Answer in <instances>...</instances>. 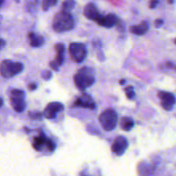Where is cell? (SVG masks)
<instances>
[{"mask_svg": "<svg viewBox=\"0 0 176 176\" xmlns=\"http://www.w3.org/2000/svg\"><path fill=\"white\" fill-rule=\"evenodd\" d=\"M74 28V18L70 12L61 10L58 12L53 20V30L58 33H63L71 30Z\"/></svg>", "mask_w": 176, "mask_h": 176, "instance_id": "1", "label": "cell"}, {"mask_svg": "<svg viewBox=\"0 0 176 176\" xmlns=\"http://www.w3.org/2000/svg\"><path fill=\"white\" fill-rule=\"evenodd\" d=\"M73 79L76 86L81 91H84L86 88L90 87L95 81L94 70L89 67H82L79 69L74 76Z\"/></svg>", "mask_w": 176, "mask_h": 176, "instance_id": "2", "label": "cell"}, {"mask_svg": "<svg viewBox=\"0 0 176 176\" xmlns=\"http://www.w3.org/2000/svg\"><path fill=\"white\" fill-rule=\"evenodd\" d=\"M24 66L21 62H12L6 59L0 64V74L5 78H10L17 75L22 72Z\"/></svg>", "mask_w": 176, "mask_h": 176, "instance_id": "3", "label": "cell"}, {"mask_svg": "<svg viewBox=\"0 0 176 176\" xmlns=\"http://www.w3.org/2000/svg\"><path fill=\"white\" fill-rule=\"evenodd\" d=\"M99 121L101 124V127L105 130L106 132L113 131L118 122V116L114 109H106L101 113L99 116Z\"/></svg>", "mask_w": 176, "mask_h": 176, "instance_id": "4", "label": "cell"}, {"mask_svg": "<svg viewBox=\"0 0 176 176\" xmlns=\"http://www.w3.org/2000/svg\"><path fill=\"white\" fill-rule=\"evenodd\" d=\"M10 104L17 113H22L26 108L25 92L22 89L15 88L10 92Z\"/></svg>", "mask_w": 176, "mask_h": 176, "instance_id": "5", "label": "cell"}, {"mask_svg": "<svg viewBox=\"0 0 176 176\" xmlns=\"http://www.w3.org/2000/svg\"><path fill=\"white\" fill-rule=\"evenodd\" d=\"M69 53L71 59L76 63H82L87 57V49L83 43L73 42L69 46Z\"/></svg>", "mask_w": 176, "mask_h": 176, "instance_id": "6", "label": "cell"}, {"mask_svg": "<svg viewBox=\"0 0 176 176\" xmlns=\"http://www.w3.org/2000/svg\"><path fill=\"white\" fill-rule=\"evenodd\" d=\"M54 49L56 51V56L55 58L53 61L49 63L50 67L55 71H58L59 70V67L63 65V63L65 61V52H66V47L65 45L62 43H58L54 46Z\"/></svg>", "mask_w": 176, "mask_h": 176, "instance_id": "7", "label": "cell"}, {"mask_svg": "<svg viewBox=\"0 0 176 176\" xmlns=\"http://www.w3.org/2000/svg\"><path fill=\"white\" fill-rule=\"evenodd\" d=\"M158 97L161 100V105L164 110H172L174 105L176 103V97L174 95L167 91H159Z\"/></svg>", "mask_w": 176, "mask_h": 176, "instance_id": "8", "label": "cell"}, {"mask_svg": "<svg viewBox=\"0 0 176 176\" xmlns=\"http://www.w3.org/2000/svg\"><path fill=\"white\" fill-rule=\"evenodd\" d=\"M128 147V141L125 137L119 136L115 138L112 146H111V150L113 151V153H114L117 155H121L125 153V151L126 150Z\"/></svg>", "mask_w": 176, "mask_h": 176, "instance_id": "9", "label": "cell"}, {"mask_svg": "<svg viewBox=\"0 0 176 176\" xmlns=\"http://www.w3.org/2000/svg\"><path fill=\"white\" fill-rule=\"evenodd\" d=\"M63 110H64V105L62 103L58 102V101L50 102L45 108L44 112H43V116L47 119H54L58 113Z\"/></svg>", "mask_w": 176, "mask_h": 176, "instance_id": "10", "label": "cell"}, {"mask_svg": "<svg viewBox=\"0 0 176 176\" xmlns=\"http://www.w3.org/2000/svg\"><path fill=\"white\" fill-rule=\"evenodd\" d=\"M119 17L115 14H108L107 16H101L99 15L96 18L95 22L100 25V26L105 27V28H113L116 26V24L119 22Z\"/></svg>", "mask_w": 176, "mask_h": 176, "instance_id": "11", "label": "cell"}, {"mask_svg": "<svg viewBox=\"0 0 176 176\" xmlns=\"http://www.w3.org/2000/svg\"><path fill=\"white\" fill-rule=\"evenodd\" d=\"M74 105L77 107H81L84 108L88 109H95V103L92 99V97L86 93H83L82 95L77 97L74 101Z\"/></svg>", "mask_w": 176, "mask_h": 176, "instance_id": "12", "label": "cell"}, {"mask_svg": "<svg viewBox=\"0 0 176 176\" xmlns=\"http://www.w3.org/2000/svg\"><path fill=\"white\" fill-rule=\"evenodd\" d=\"M84 15L85 16V17H87L91 21H95L96 20V18L98 17V16L100 15L98 12V9H97L96 6L92 4V3H89L88 5H85L84 9Z\"/></svg>", "mask_w": 176, "mask_h": 176, "instance_id": "13", "label": "cell"}, {"mask_svg": "<svg viewBox=\"0 0 176 176\" xmlns=\"http://www.w3.org/2000/svg\"><path fill=\"white\" fill-rule=\"evenodd\" d=\"M28 37L29 45L33 47H40L44 44V38L42 35H37L34 32H30Z\"/></svg>", "mask_w": 176, "mask_h": 176, "instance_id": "14", "label": "cell"}, {"mask_svg": "<svg viewBox=\"0 0 176 176\" xmlns=\"http://www.w3.org/2000/svg\"><path fill=\"white\" fill-rule=\"evenodd\" d=\"M148 30H149V24L145 21L142 22L138 25H134L130 28V31L136 35H144Z\"/></svg>", "mask_w": 176, "mask_h": 176, "instance_id": "15", "label": "cell"}, {"mask_svg": "<svg viewBox=\"0 0 176 176\" xmlns=\"http://www.w3.org/2000/svg\"><path fill=\"white\" fill-rule=\"evenodd\" d=\"M40 134L38 137H36L34 138V142H33V147L35 148V150L40 151L42 149V147L45 146L46 144V140L47 138V137L45 136V134L42 132V131L40 130Z\"/></svg>", "mask_w": 176, "mask_h": 176, "instance_id": "16", "label": "cell"}, {"mask_svg": "<svg viewBox=\"0 0 176 176\" xmlns=\"http://www.w3.org/2000/svg\"><path fill=\"white\" fill-rule=\"evenodd\" d=\"M121 128L125 132H129L134 126V121L131 117H123L120 121Z\"/></svg>", "mask_w": 176, "mask_h": 176, "instance_id": "17", "label": "cell"}, {"mask_svg": "<svg viewBox=\"0 0 176 176\" xmlns=\"http://www.w3.org/2000/svg\"><path fill=\"white\" fill-rule=\"evenodd\" d=\"M76 1L75 0H65L62 3V10L70 12L71 9L75 7Z\"/></svg>", "mask_w": 176, "mask_h": 176, "instance_id": "18", "label": "cell"}, {"mask_svg": "<svg viewBox=\"0 0 176 176\" xmlns=\"http://www.w3.org/2000/svg\"><path fill=\"white\" fill-rule=\"evenodd\" d=\"M57 1L58 0H42L41 6H42L43 10H45V11L48 10L52 6L57 4Z\"/></svg>", "mask_w": 176, "mask_h": 176, "instance_id": "19", "label": "cell"}, {"mask_svg": "<svg viewBox=\"0 0 176 176\" xmlns=\"http://www.w3.org/2000/svg\"><path fill=\"white\" fill-rule=\"evenodd\" d=\"M28 117L34 120H40L43 118V114L39 111H33V112L31 111L28 112Z\"/></svg>", "mask_w": 176, "mask_h": 176, "instance_id": "20", "label": "cell"}, {"mask_svg": "<svg viewBox=\"0 0 176 176\" xmlns=\"http://www.w3.org/2000/svg\"><path fill=\"white\" fill-rule=\"evenodd\" d=\"M45 147H46L50 152H53V151H54L55 149H56V144H55V143H54L52 139H50L49 137H47V140H46Z\"/></svg>", "mask_w": 176, "mask_h": 176, "instance_id": "21", "label": "cell"}, {"mask_svg": "<svg viewBox=\"0 0 176 176\" xmlns=\"http://www.w3.org/2000/svg\"><path fill=\"white\" fill-rule=\"evenodd\" d=\"M125 93L126 95V97L128 99H133L135 97V92L133 90V87L132 86H128L126 88H125Z\"/></svg>", "mask_w": 176, "mask_h": 176, "instance_id": "22", "label": "cell"}, {"mask_svg": "<svg viewBox=\"0 0 176 176\" xmlns=\"http://www.w3.org/2000/svg\"><path fill=\"white\" fill-rule=\"evenodd\" d=\"M163 69H166V70H176V65L174 64L171 61L165 62L162 66Z\"/></svg>", "mask_w": 176, "mask_h": 176, "instance_id": "23", "label": "cell"}, {"mask_svg": "<svg viewBox=\"0 0 176 176\" xmlns=\"http://www.w3.org/2000/svg\"><path fill=\"white\" fill-rule=\"evenodd\" d=\"M41 77H42V78H43L44 80H49L52 78V77H53V73H52L50 70H42V72H41Z\"/></svg>", "mask_w": 176, "mask_h": 176, "instance_id": "24", "label": "cell"}, {"mask_svg": "<svg viewBox=\"0 0 176 176\" xmlns=\"http://www.w3.org/2000/svg\"><path fill=\"white\" fill-rule=\"evenodd\" d=\"M158 0H150L149 7H150V9H154V8L156 7V5H158Z\"/></svg>", "mask_w": 176, "mask_h": 176, "instance_id": "25", "label": "cell"}, {"mask_svg": "<svg viewBox=\"0 0 176 176\" xmlns=\"http://www.w3.org/2000/svg\"><path fill=\"white\" fill-rule=\"evenodd\" d=\"M163 24V20H162V19H156V20L155 21V26L156 27V28L161 27Z\"/></svg>", "mask_w": 176, "mask_h": 176, "instance_id": "26", "label": "cell"}, {"mask_svg": "<svg viewBox=\"0 0 176 176\" xmlns=\"http://www.w3.org/2000/svg\"><path fill=\"white\" fill-rule=\"evenodd\" d=\"M28 89L30 90V91H33V90H35V89H36V88H37V84H28Z\"/></svg>", "mask_w": 176, "mask_h": 176, "instance_id": "27", "label": "cell"}, {"mask_svg": "<svg viewBox=\"0 0 176 176\" xmlns=\"http://www.w3.org/2000/svg\"><path fill=\"white\" fill-rule=\"evenodd\" d=\"M5 45V41L4 40H2V39H0V48H2Z\"/></svg>", "mask_w": 176, "mask_h": 176, "instance_id": "28", "label": "cell"}, {"mask_svg": "<svg viewBox=\"0 0 176 176\" xmlns=\"http://www.w3.org/2000/svg\"><path fill=\"white\" fill-rule=\"evenodd\" d=\"M125 83V79L119 80V84H124Z\"/></svg>", "mask_w": 176, "mask_h": 176, "instance_id": "29", "label": "cell"}, {"mask_svg": "<svg viewBox=\"0 0 176 176\" xmlns=\"http://www.w3.org/2000/svg\"><path fill=\"white\" fill-rule=\"evenodd\" d=\"M3 104H4V101H3V99H2V98H0V107L3 106Z\"/></svg>", "mask_w": 176, "mask_h": 176, "instance_id": "30", "label": "cell"}, {"mask_svg": "<svg viewBox=\"0 0 176 176\" xmlns=\"http://www.w3.org/2000/svg\"><path fill=\"white\" fill-rule=\"evenodd\" d=\"M3 3H4V0H0V6L3 5Z\"/></svg>", "mask_w": 176, "mask_h": 176, "instance_id": "31", "label": "cell"}, {"mask_svg": "<svg viewBox=\"0 0 176 176\" xmlns=\"http://www.w3.org/2000/svg\"><path fill=\"white\" fill-rule=\"evenodd\" d=\"M167 2H168L169 4H172V3H173L174 1H173V0H167Z\"/></svg>", "mask_w": 176, "mask_h": 176, "instance_id": "32", "label": "cell"}, {"mask_svg": "<svg viewBox=\"0 0 176 176\" xmlns=\"http://www.w3.org/2000/svg\"><path fill=\"white\" fill-rule=\"evenodd\" d=\"M174 43H175V45H176V38L174 39Z\"/></svg>", "mask_w": 176, "mask_h": 176, "instance_id": "33", "label": "cell"}, {"mask_svg": "<svg viewBox=\"0 0 176 176\" xmlns=\"http://www.w3.org/2000/svg\"><path fill=\"white\" fill-rule=\"evenodd\" d=\"M1 18H2V17H1V16H0V21H1Z\"/></svg>", "mask_w": 176, "mask_h": 176, "instance_id": "34", "label": "cell"}, {"mask_svg": "<svg viewBox=\"0 0 176 176\" xmlns=\"http://www.w3.org/2000/svg\"><path fill=\"white\" fill-rule=\"evenodd\" d=\"M16 1H17V2H19V0H16Z\"/></svg>", "mask_w": 176, "mask_h": 176, "instance_id": "35", "label": "cell"}]
</instances>
